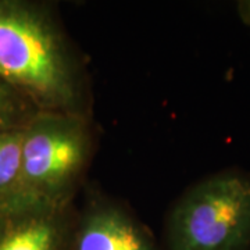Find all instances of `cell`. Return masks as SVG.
Segmentation results:
<instances>
[{"instance_id":"cell-3","label":"cell","mask_w":250,"mask_h":250,"mask_svg":"<svg viewBox=\"0 0 250 250\" xmlns=\"http://www.w3.org/2000/svg\"><path fill=\"white\" fill-rule=\"evenodd\" d=\"M168 250H249L250 174L223 171L190 187L167 218Z\"/></svg>"},{"instance_id":"cell-7","label":"cell","mask_w":250,"mask_h":250,"mask_svg":"<svg viewBox=\"0 0 250 250\" xmlns=\"http://www.w3.org/2000/svg\"><path fill=\"white\" fill-rule=\"evenodd\" d=\"M38 113L25 96L0 78V132L24 129Z\"/></svg>"},{"instance_id":"cell-1","label":"cell","mask_w":250,"mask_h":250,"mask_svg":"<svg viewBox=\"0 0 250 250\" xmlns=\"http://www.w3.org/2000/svg\"><path fill=\"white\" fill-rule=\"evenodd\" d=\"M0 78L39 111L88 117L83 67L46 4L0 0Z\"/></svg>"},{"instance_id":"cell-6","label":"cell","mask_w":250,"mask_h":250,"mask_svg":"<svg viewBox=\"0 0 250 250\" xmlns=\"http://www.w3.org/2000/svg\"><path fill=\"white\" fill-rule=\"evenodd\" d=\"M22 131L0 132V206L22 199L21 147Z\"/></svg>"},{"instance_id":"cell-4","label":"cell","mask_w":250,"mask_h":250,"mask_svg":"<svg viewBox=\"0 0 250 250\" xmlns=\"http://www.w3.org/2000/svg\"><path fill=\"white\" fill-rule=\"evenodd\" d=\"M75 217L72 205L0 206V250H71Z\"/></svg>"},{"instance_id":"cell-5","label":"cell","mask_w":250,"mask_h":250,"mask_svg":"<svg viewBox=\"0 0 250 250\" xmlns=\"http://www.w3.org/2000/svg\"><path fill=\"white\" fill-rule=\"evenodd\" d=\"M71 250H161L153 233L123 206L93 197L75 217Z\"/></svg>"},{"instance_id":"cell-8","label":"cell","mask_w":250,"mask_h":250,"mask_svg":"<svg viewBox=\"0 0 250 250\" xmlns=\"http://www.w3.org/2000/svg\"><path fill=\"white\" fill-rule=\"evenodd\" d=\"M238 11L242 21L250 27V0H243L238 3Z\"/></svg>"},{"instance_id":"cell-2","label":"cell","mask_w":250,"mask_h":250,"mask_svg":"<svg viewBox=\"0 0 250 250\" xmlns=\"http://www.w3.org/2000/svg\"><path fill=\"white\" fill-rule=\"evenodd\" d=\"M90 156L88 117L39 111L22 131V199L47 206L72 205Z\"/></svg>"}]
</instances>
